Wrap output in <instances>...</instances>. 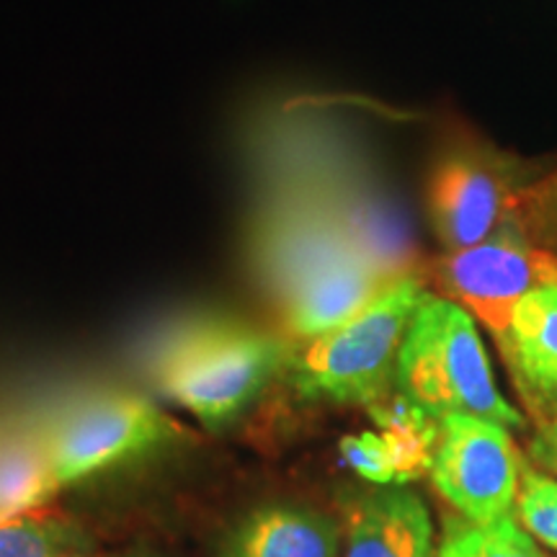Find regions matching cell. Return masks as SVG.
<instances>
[{
    "label": "cell",
    "instance_id": "cell-2",
    "mask_svg": "<svg viewBox=\"0 0 557 557\" xmlns=\"http://www.w3.org/2000/svg\"><path fill=\"white\" fill-rule=\"evenodd\" d=\"M426 295L423 276L408 271L387 284L357 318L302 344L287 359L299 395L344 406H377L395 385V367L413 312Z\"/></svg>",
    "mask_w": 557,
    "mask_h": 557
},
{
    "label": "cell",
    "instance_id": "cell-6",
    "mask_svg": "<svg viewBox=\"0 0 557 557\" xmlns=\"http://www.w3.org/2000/svg\"><path fill=\"white\" fill-rule=\"evenodd\" d=\"M431 483L462 519L487 524L517 506L524 462L506 426L478 416L438 421Z\"/></svg>",
    "mask_w": 557,
    "mask_h": 557
},
{
    "label": "cell",
    "instance_id": "cell-19",
    "mask_svg": "<svg viewBox=\"0 0 557 557\" xmlns=\"http://www.w3.org/2000/svg\"><path fill=\"white\" fill-rule=\"evenodd\" d=\"M341 457L357 475H361L374 485H395L393 457H389L385 436L377 431H364V434L344 436L338 444Z\"/></svg>",
    "mask_w": 557,
    "mask_h": 557
},
{
    "label": "cell",
    "instance_id": "cell-3",
    "mask_svg": "<svg viewBox=\"0 0 557 557\" xmlns=\"http://www.w3.org/2000/svg\"><path fill=\"white\" fill-rule=\"evenodd\" d=\"M278 341L233 323L181 329L160 346L152 374L160 393L207 426H225L259 398L282 367Z\"/></svg>",
    "mask_w": 557,
    "mask_h": 557
},
{
    "label": "cell",
    "instance_id": "cell-15",
    "mask_svg": "<svg viewBox=\"0 0 557 557\" xmlns=\"http://www.w3.org/2000/svg\"><path fill=\"white\" fill-rule=\"evenodd\" d=\"M436 557H545L532 534L511 517L487 524L455 519L447 524Z\"/></svg>",
    "mask_w": 557,
    "mask_h": 557
},
{
    "label": "cell",
    "instance_id": "cell-20",
    "mask_svg": "<svg viewBox=\"0 0 557 557\" xmlns=\"http://www.w3.org/2000/svg\"><path fill=\"white\" fill-rule=\"evenodd\" d=\"M537 455L545 459L549 468H557V418L553 423H549L545 442L537 444Z\"/></svg>",
    "mask_w": 557,
    "mask_h": 557
},
{
    "label": "cell",
    "instance_id": "cell-16",
    "mask_svg": "<svg viewBox=\"0 0 557 557\" xmlns=\"http://www.w3.org/2000/svg\"><path fill=\"white\" fill-rule=\"evenodd\" d=\"M0 557H83V540L67 521L34 511L0 519Z\"/></svg>",
    "mask_w": 557,
    "mask_h": 557
},
{
    "label": "cell",
    "instance_id": "cell-18",
    "mask_svg": "<svg viewBox=\"0 0 557 557\" xmlns=\"http://www.w3.org/2000/svg\"><path fill=\"white\" fill-rule=\"evenodd\" d=\"M519 222L537 246H557V165L547 176L534 178L521 194Z\"/></svg>",
    "mask_w": 557,
    "mask_h": 557
},
{
    "label": "cell",
    "instance_id": "cell-13",
    "mask_svg": "<svg viewBox=\"0 0 557 557\" xmlns=\"http://www.w3.org/2000/svg\"><path fill=\"white\" fill-rule=\"evenodd\" d=\"M393 457L395 485H408L429 475L438 442V421L406 398H385L369 408Z\"/></svg>",
    "mask_w": 557,
    "mask_h": 557
},
{
    "label": "cell",
    "instance_id": "cell-12",
    "mask_svg": "<svg viewBox=\"0 0 557 557\" xmlns=\"http://www.w3.org/2000/svg\"><path fill=\"white\" fill-rule=\"evenodd\" d=\"M222 557H338V527L297 506H267L238 527Z\"/></svg>",
    "mask_w": 557,
    "mask_h": 557
},
{
    "label": "cell",
    "instance_id": "cell-11",
    "mask_svg": "<svg viewBox=\"0 0 557 557\" xmlns=\"http://www.w3.org/2000/svg\"><path fill=\"white\" fill-rule=\"evenodd\" d=\"M521 398L540 418H557V284L521 299L498 341Z\"/></svg>",
    "mask_w": 557,
    "mask_h": 557
},
{
    "label": "cell",
    "instance_id": "cell-10",
    "mask_svg": "<svg viewBox=\"0 0 557 557\" xmlns=\"http://www.w3.org/2000/svg\"><path fill=\"white\" fill-rule=\"evenodd\" d=\"M344 557H436L426 500L406 485L354 496L346 504Z\"/></svg>",
    "mask_w": 557,
    "mask_h": 557
},
{
    "label": "cell",
    "instance_id": "cell-14",
    "mask_svg": "<svg viewBox=\"0 0 557 557\" xmlns=\"http://www.w3.org/2000/svg\"><path fill=\"white\" fill-rule=\"evenodd\" d=\"M58 491L45 438L0 442V519L39 511Z\"/></svg>",
    "mask_w": 557,
    "mask_h": 557
},
{
    "label": "cell",
    "instance_id": "cell-5",
    "mask_svg": "<svg viewBox=\"0 0 557 557\" xmlns=\"http://www.w3.org/2000/svg\"><path fill=\"white\" fill-rule=\"evenodd\" d=\"M521 181L517 163L480 145L451 148L436 160L429 178L431 230L447 253L475 248L508 222H519Z\"/></svg>",
    "mask_w": 557,
    "mask_h": 557
},
{
    "label": "cell",
    "instance_id": "cell-9",
    "mask_svg": "<svg viewBox=\"0 0 557 557\" xmlns=\"http://www.w3.org/2000/svg\"><path fill=\"white\" fill-rule=\"evenodd\" d=\"M354 250L329 201L292 205L269 214L259 233L261 274L278 297L336 256Z\"/></svg>",
    "mask_w": 557,
    "mask_h": 557
},
{
    "label": "cell",
    "instance_id": "cell-17",
    "mask_svg": "<svg viewBox=\"0 0 557 557\" xmlns=\"http://www.w3.org/2000/svg\"><path fill=\"white\" fill-rule=\"evenodd\" d=\"M519 524L549 549H557V480L524 468L517 498Z\"/></svg>",
    "mask_w": 557,
    "mask_h": 557
},
{
    "label": "cell",
    "instance_id": "cell-7",
    "mask_svg": "<svg viewBox=\"0 0 557 557\" xmlns=\"http://www.w3.org/2000/svg\"><path fill=\"white\" fill-rule=\"evenodd\" d=\"M173 436L176 426L152 403L116 393L90 398L62 416L45 436V447L62 491Z\"/></svg>",
    "mask_w": 557,
    "mask_h": 557
},
{
    "label": "cell",
    "instance_id": "cell-1",
    "mask_svg": "<svg viewBox=\"0 0 557 557\" xmlns=\"http://www.w3.org/2000/svg\"><path fill=\"white\" fill-rule=\"evenodd\" d=\"M395 387L436 421L478 416L506 429H524L527 418L504 398L475 318L442 295H423L403 338Z\"/></svg>",
    "mask_w": 557,
    "mask_h": 557
},
{
    "label": "cell",
    "instance_id": "cell-8",
    "mask_svg": "<svg viewBox=\"0 0 557 557\" xmlns=\"http://www.w3.org/2000/svg\"><path fill=\"white\" fill-rule=\"evenodd\" d=\"M389 282L393 278L372 267L364 256L346 250L282 297L287 333L302 344L325 336L367 310Z\"/></svg>",
    "mask_w": 557,
    "mask_h": 557
},
{
    "label": "cell",
    "instance_id": "cell-4",
    "mask_svg": "<svg viewBox=\"0 0 557 557\" xmlns=\"http://www.w3.org/2000/svg\"><path fill=\"white\" fill-rule=\"evenodd\" d=\"M434 278L442 297L468 310L498 344L521 299L557 284V253L537 246L519 222H508L475 248L444 253Z\"/></svg>",
    "mask_w": 557,
    "mask_h": 557
}]
</instances>
